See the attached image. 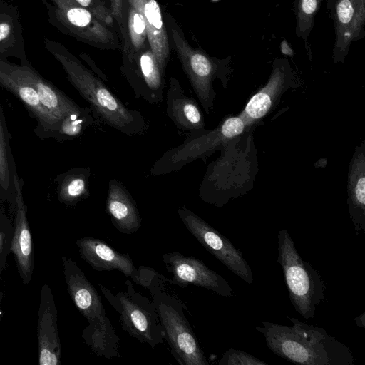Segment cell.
Wrapping results in <instances>:
<instances>
[{
    "label": "cell",
    "instance_id": "obj_1",
    "mask_svg": "<svg viewBox=\"0 0 365 365\" xmlns=\"http://www.w3.org/2000/svg\"><path fill=\"white\" fill-rule=\"evenodd\" d=\"M46 50L61 65L66 78L90 104L93 115L106 125L128 135H141L148 123L138 110L128 108L106 86L103 81L86 68L63 44L45 38Z\"/></svg>",
    "mask_w": 365,
    "mask_h": 365
},
{
    "label": "cell",
    "instance_id": "obj_2",
    "mask_svg": "<svg viewBox=\"0 0 365 365\" xmlns=\"http://www.w3.org/2000/svg\"><path fill=\"white\" fill-rule=\"evenodd\" d=\"M256 126L247 127L221 148L219 158L207 167L199 197L205 203L222 207L251 190L258 171L254 143Z\"/></svg>",
    "mask_w": 365,
    "mask_h": 365
},
{
    "label": "cell",
    "instance_id": "obj_3",
    "mask_svg": "<svg viewBox=\"0 0 365 365\" xmlns=\"http://www.w3.org/2000/svg\"><path fill=\"white\" fill-rule=\"evenodd\" d=\"M292 326L262 321L255 329L276 355L304 365H353L355 358L344 343L317 326L287 317Z\"/></svg>",
    "mask_w": 365,
    "mask_h": 365
},
{
    "label": "cell",
    "instance_id": "obj_4",
    "mask_svg": "<svg viewBox=\"0 0 365 365\" xmlns=\"http://www.w3.org/2000/svg\"><path fill=\"white\" fill-rule=\"evenodd\" d=\"M68 292L88 324L82 331L85 343L98 356L120 357V339L106 315L101 297L84 272L71 257L61 256Z\"/></svg>",
    "mask_w": 365,
    "mask_h": 365
},
{
    "label": "cell",
    "instance_id": "obj_5",
    "mask_svg": "<svg viewBox=\"0 0 365 365\" xmlns=\"http://www.w3.org/2000/svg\"><path fill=\"white\" fill-rule=\"evenodd\" d=\"M172 284L155 272L145 287L150 293L171 354L180 365H209L186 318L185 305L173 292Z\"/></svg>",
    "mask_w": 365,
    "mask_h": 365
},
{
    "label": "cell",
    "instance_id": "obj_6",
    "mask_svg": "<svg viewBox=\"0 0 365 365\" xmlns=\"http://www.w3.org/2000/svg\"><path fill=\"white\" fill-rule=\"evenodd\" d=\"M170 46L175 49L183 71L204 111L209 114L216 98L214 81L219 79L227 89L230 76L232 56L218 58L210 56L200 48H193L187 41L181 27L170 16H165Z\"/></svg>",
    "mask_w": 365,
    "mask_h": 365
},
{
    "label": "cell",
    "instance_id": "obj_7",
    "mask_svg": "<svg viewBox=\"0 0 365 365\" xmlns=\"http://www.w3.org/2000/svg\"><path fill=\"white\" fill-rule=\"evenodd\" d=\"M277 262L283 271L289 297L304 319L314 318L317 306L326 299V287L320 274L299 255L288 231L278 232Z\"/></svg>",
    "mask_w": 365,
    "mask_h": 365
},
{
    "label": "cell",
    "instance_id": "obj_8",
    "mask_svg": "<svg viewBox=\"0 0 365 365\" xmlns=\"http://www.w3.org/2000/svg\"><path fill=\"white\" fill-rule=\"evenodd\" d=\"M247 126L238 115H226L213 129L189 133L179 145L165 151L152 165L150 174L160 176L176 172L194 160H205Z\"/></svg>",
    "mask_w": 365,
    "mask_h": 365
},
{
    "label": "cell",
    "instance_id": "obj_9",
    "mask_svg": "<svg viewBox=\"0 0 365 365\" xmlns=\"http://www.w3.org/2000/svg\"><path fill=\"white\" fill-rule=\"evenodd\" d=\"M125 289L113 294L106 287L101 290L108 303L118 312L121 328L130 336L155 348L163 342L165 332L153 301L137 292L129 279Z\"/></svg>",
    "mask_w": 365,
    "mask_h": 365
},
{
    "label": "cell",
    "instance_id": "obj_10",
    "mask_svg": "<svg viewBox=\"0 0 365 365\" xmlns=\"http://www.w3.org/2000/svg\"><path fill=\"white\" fill-rule=\"evenodd\" d=\"M51 24L64 34L103 50L120 48L118 34L75 0H42Z\"/></svg>",
    "mask_w": 365,
    "mask_h": 365
},
{
    "label": "cell",
    "instance_id": "obj_11",
    "mask_svg": "<svg viewBox=\"0 0 365 365\" xmlns=\"http://www.w3.org/2000/svg\"><path fill=\"white\" fill-rule=\"evenodd\" d=\"M178 215L187 230L210 253L244 282H253L250 266L229 239L185 206L178 208Z\"/></svg>",
    "mask_w": 365,
    "mask_h": 365
},
{
    "label": "cell",
    "instance_id": "obj_12",
    "mask_svg": "<svg viewBox=\"0 0 365 365\" xmlns=\"http://www.w3.org/2000/svg\"><path fill=\"white\" fill-rule=\"evenodd\" d=\"M120 70L137 99L152 105L163 101L165 71L160 66L150 46L136 52L122 51Z\"/></svg>",
    "mask_w": 365,
    "mask_h": 365
},
{
    "label": "cell",
    "instance_id": "obj_13",
    "mask_svg": "<svg viewBox=\"0 0 365 365\" xmlns=\"http://www.w3.org/2000/svg\"><path fill=\"white\" fill-rule=\"evenodd\" d=\"M295 83L289 61L277 57L267 82L249 99L239 116L247 127L257 126L279 105L283 94Z\"/></svg>",
    "mask_w": 365,
    "mask_h": 365
},
{
    "label": "cell",
    "instance_id": "obj_14",
    "mask_svg": "<svg viewBox=\"0 0 365 365\" xmlns=\"http://www.w3.org/2000/svg\"><path fill=\"white\" fill-rule=\"evenodd\" d=\"M334 27L333 63H344L350 46L365 36V0H327Z\"/></svg>",
    "mask_w": 365,
    "mask_h": 365
},
{
    "label": "cell",
    "instance_id": "obj_15",
    "mask_svg": "<svg viewBox=\"0 0 365 365\" xmlns=\"http://www.w3.org/2000/svg\"><path fill=\"white\" fill-rule=\"evenodd\" d=\"M0 86L14 95L36 120L34 132L39 139L56 140L60 127L58 122L43 105L35 89L17 73L13 63L1 57Z\"/></svg>",
    "mask_w": 365,
    "mask_h": 365
},
{
    "label": "cell",
    "instance_id": "obj_16",
    "mask_svg": "<svg viewBox=\"0 0 365 365\" xmlns=\"http://www.w3.org/2000/svg\"><path fill=\"white\" fill-rule=\"evenodd\" d=\"M163 262L172 274L173 284L182 287L189 284L203 287L225 297L235 295L234 289L225 278L197 258L173 252L163 254Z\"/></svg>",
    "mask_w": 365,
    "mask_h": 365
},
{
    "label": "cell",
    "instance_id": "obj_17",
    "mask_svg": "<svg viewBox=\"0 0 365 365\" xmlns=\"http://www.w3.org/2000/svg\"><path fill=\"white\" fill-rule=\"evenodd\" d=\"M15 196L9 210L13 216V235L11 252L23 283L29 284L34 267L33 242L27 217V206L24 198V180L16 175L14 178Z\"/></svg>",
    "mask_w": 365,
    "mask_h": 365
},
{
    "label": "cell",
    "instance_id": "obj_18",
    "mask_svg": "<svg viewBox=\"0 0 365 365\" xmlns=\"http://www.w3.org/2000/svg\"><path fill=\"white\" fill-rule=\"evenodd\" d=\"M13 65L17 73L35 89L43 105L57 120L60 126L66 119L91 110V107L78 105L51 81L40 75L27 61H23L21 65Z\"/></svg>",
    "mask_w": 365,
    "mask_h": 365
},
{
    "label": "cell",
    "instance_id": "obj_19",
    "mask_svg": "<svg viewBox=\"0 0 365 365\" xmlns=\"http://www.w3.org/2000/svg\"><path fill=\"white\" fill-rule=\"evenodd\" d=\"M38 317V364L59 365L61 346L57 325V309L52 290L46 282L41 290Z\"/></svg>",
    "mask_w": 365,
    "mask_h": 365
},
{
    "label": "cell",
    "instance_id": "obj_20",
    "mask_svg": "<svg viewBox=\"0 0 365 365\" xmlns=\"http://www.w3.org/2000/svg\"><path fill=\"white\" fill-rule=\"evenodd\" d=\"M81 257L98 271L118 270L139 284L142 266L136 268L130 257L113 249L104 241L90 237L76 240Z\"/></svg>",
    "mask_w": 365,
    "mask_h": 365
},
{
    "label": "cell",
    "instance_id": "obj_21",
    "mask_svg": "<svg viewBox=\"0 0 365 365\" xmlns=\"http://www.w3.org/2000/svg\"><path fill=\"white\" fill-rule=\"evenodd\" d=\"M166 96V113L176 128L188 133L205 130V123L196 100L185 94L180 81L171 77Z\"/></svg>",
    "mask_w": 365,
    "mask_h": 365
},
{
    "label": "cell",
    "instance_id": "obj_22",
    "mask_svg": "<svg viewBox=\"0 0 365 365\" xmlns=\"http://www.w3.org/2000/svg\"><path fill=\"white\" fill-rule=\"evenodd\" d=\"M106 211L115 228L123 234L135 233L142 217L130 192L119 180L111 179L106 201Z\"/></svg>",
    "mask_w": 365,
    "mask_h": 365
},
{
    "label": "cell",
    "instance_id": "obj_23",
    "mask_svg": "<svg viewBox=\"0 0 365 365\" xmlns=\"http://www.w3.org/2000/svg\"><path fill=\"white\" fill-rule=\"evenodd\" d=\"M347 204L356 235L365 230V140L354 150L347 178Z\"/></svg>",
    "mask_w": 365,
    "mask_h": 365
},
{
    "label": "cell",
    "instance_id": "obj_24",
    "mask_svg": "<svg viewBox=\"0 0 365 365\" xmlns=\"http://www.w3.org/2000/svg\"><path fill=\"white\" fill-rule=\"evenodd\" d=\"M143 17L150 47L165 70L170 56V43L165 22L156 0H126Z\"/></svg>",
    "mask_w": 365,
    "mask_h": 365
},
{
    "label": "cell",
    "instance_id": "obj_25",
    "mask_svg": "<svg viewBox=\"0 0 365 365\" xmlns=\"http://www.w3.org/2000/svg\"><path fill=\"white\" fill-rule=\"evenodd\" d=\"M11 140V135L0 101V201L9 206L15 196L14 178L18 175Z\"/></svg>",
    "mask_w": 365,
    "mask_h": 365
},
{
    "label": "cell",
    "instance_id": "obj_26",
    "mask_svg": "<svg viewBox=\"0 0 365 365\" xmlns=\"http://www.w3.org/2000/svg\"><path fill=\"white\" fill-rule=\"evenodd\" d=\"M91 168L76 167L58 174L53 180L58 200L73 206L90 196Z\"/></svg>",
    "mask_w": 365,
    "mask_h": 365
},
{
    "label": "cell",
    "instance_id": "obj_27",
    "mask_svg": "<svg viewBox=\"0 0 365 365\" xmlns=\"http://www.w3.org/2000/svg\"><path fill=\"white\" fill-rule=\"evenodd\" d=\"M118 30L122 43V51L136 52L150 46L143 16L126 0H125L122 26Z\"/></svg>",
    "mask_w": 365,
    "mask_h": 365
},
{
    "label": "cell",
    "instance_id": "obj_28",
    "mask_svg": "<svg viewBox=\"0 0 365 365\" xmlns=\"http://www.w3.org/2000/svg\"><path fill=\"white\" fill-rule=\"evenodd\" d=\"M323 0H294L296 19L295 35L303 40L308 57L312 59L309 37L314 25L316 14Z\"/></svg>",
    "mask_w": 365,
    "mask_h": 365
},
{
    "label": "cell",
    "instance_id": "obj_29",
    "mask_svg": "<svg viewBox=\"0 0 365 365\" xmlns=\"http://www.w3.org/2000/svg\"><path fill=\"white\" fill-rule=\"evenodd\" d=\"M13 222L5 214L0 217V278L6 268L7 259L11 253Z\"/></svg>",
    "mask_w": 365,
    "mask_h": 365
},
{
    "label": "cell",
    "instance_id": "obj_30",
    "mask_svg": "<svg viewBox=\"0 0 365 365\" xmlns=\"http://www.w3.org/2000/svg\"><path fill=\"white\" fill-rule=\"evenodd\" d=\"M90 11L102 24L113 29L115 20L104 0H75Z\"/></svg>",
    "mask_w": 365,
    "mask_h": 365
},
{
    "label": "cell",
    "instance_id": "obj_31",
    "mask_svg": "<svg viewBox=\"0 0 365 365\" xmlns=\"http://www.w3.org/2000/svg\"><path fill=\"white\" fill-rule=\"evenodd\" d=\"M220 365H267V363L245 351L232 348L225 351L218 362Z\"/></svg>",
    "mask_w": 365,
    "mask_h": 365
},
{
    "label": "cell",
    "instance_id": "obj_32",
    "mask_svg": "<svg viewBox=\"0 0 365 365\" xmlns=\"http://www.w3.org/2000/svg\"><path fill=\"white\" fill-rule=\"evenodd\" d=\"M14 28L10 16L0 14V46L14 40Z\"/></svg>",
    "mask_w": 365,
    "mask_h": 365
},
{
    "label": "cell",
    "instance_id": "obj_33",
    "mask_svg": "<svg viewBox=\"0 0 365 365\" xmlns=\"http://www.w3.org/2000/svg\"><path fill=\"white\" fill-rule=\"evenodd\" d=\"M110 1L109 9L119 29L123 22L125 0H110Z\"/></svg>",
    "mask_w": 365,
    "mask_h": 365
},
{
    "label": "cell",
    "instance_id": "obj_34",
    "mask_svg": "<svg viewBox=\"0 0 365 365\" xmlns=\"http://www.w3.org/2000/svg\"><path fill=\"white\" fill-rule=\"evenodd\" d=\"M80 57L85 61L86 62L89 66L91 67V71L98 77L100 78L102 81H108V78L106 76V74H104L101 70H100L96 65L95 62L93 61V59H91V58L86 54V53H80Z\"/></svg>",
    "mask_w": 365,
    "mask_h": 365
},
{
    "label": "cell",
    "instance_id": "obj_35",
    "mask_svg": "<svg viewBox=\"0 0 365 365\" xmlns=\"http://www.w3.org/2000/svg\"><path fill=\"white\" fill-rule=\"evenodd\" d=\"M280 51L282 54L286 56H293L294 54V50L290 47L287 41L284 39L280 43Z\"/></svg>",
    "mask_w": 365,
    "mask_h": 365
},
{
    "label": "cell",
    "instance_id": "obj_36",
    "mask_svg": "<svg viewBox=\"0 0 365 365\" xmlns=\"http://www.w3.org/2000/svg\"><path fill=\"white\" fill-rule=\"evenodd\" d=\"M354 322L358 327L365 328V312L355 317Z\"/></svg>",
    "mask_w": 365,
    "mask_h": 365
},
{
    "label": "cell",
    "instance_id": "obj_37",
    "mask_svg": "<svg viewBox=\"0 0 365 365\" xmlns=\"http://www.w3.org/2000/svg\"><path fill=\"white\" fill-rule=\"evenodd\" d=\"M2 299H3V294H2L1 291L0 290V322H1L2 316H3V312H2V309L1 307Z\"/></svg>",
    "mask_w": 365,
    "mask_h": 365
},
{
    "label": "cell",
    "instance_id": "obj_38",
    "mask_svg": "<svg viewBox=\"0 0 365 365\" xmlns=\"http://www.w3.org/2000/svg\"><path fill=\"white\" fill-rule=\"evenodd\" d=\"M0 202H1V201H0ZM4 215H5V212H4V210H3L2 207H1V204H0V217L3 216Z\"/></svg>",
    "mask_w": 365,
    "mask_h": 365
}]
</instances>
